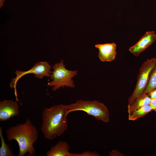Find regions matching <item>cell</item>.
<instances>
[{"instance_id": "obj_1", "label": "cell", "mask_w": 156, "mask_h": 156, "mask_svg": "<svg viewBox=\"0 0 156 156\" xmlns=\"http://www.w3.org/2000/svg\"><path fill=\"white\" fill-rule=\"evenodd\" d=\"M68 115L66 105H58L44 109L41 130L46 139L53 140L64 133L68 128Z\"/></svg>"}, {"instance_id": "obj_2", "label": "cell", "mask_w": 156, "mask_h": 156, "mask_svg": "<svg viewBox=\"0 0 156 156\" xmlns=\"http://www.w3.org/2000/svg\"><path fill=\"white\" fill-rule=\"evenodd\" d=\"M6 133L9 141L15 140L19 147L18 156H24L28 153L32 156L36 153L34 144L38 138V133L31 121L27 118L23 124L20 123L7 129Z\"/></svg>"}, {"instance_id": "obj_3", "label": "cell", "mask_w": 156, "mask_h": 156, "mask_svg": "<svg viewBox=\"0 0 156 156\" xmlns=\"http://www.w3.org/2000/svg\"><path fill=\"white\" fill-rule=\"evenodd\" d=\"M68 114L76 111H82L98 120L105 123L109 120V114L107 107L97 101H84L79 100L75 103L66 105Z\"/></svg>"}, {"instance_id": "obj_4", "label": "cell", "mask_w": 156, "mask_h": 156, "mask_svg": "<svg viewBox=\"0 0 156 156\" xmlns=\"http://www.w3.org/2000/svg\"><path fill=\"white\" fill-rule=\"evenodd\" d=\"M62 60L60 63L52 67L53 71L50 75L52 81L48 83L47 86H53V90L55 91L64 86L74 88L75 86L72 78L77 74V71L67 70Z\"/></svg>"}, {"instance_id": "obj_5", "label": "cell", "mask_w": 156, "mask_h": 156, "mask_svg": "<svg viewBox=\"0 0 156 156\" xmlns=\"http://www.w3.org/2000/svg\"><path fill=\"white\" fill-rule=\"evenodd\" d=\"M156 65V58L148 59L140 68L137 81L134 90L128 99V105L131 104L144 93L151 73Z\"/></svg>"}, {"instance_id": "obj_6", "label": "cell", "mask_w": 156, "mask_h": 156, "mask_svg": "<svg viewBox=\"0 0 156 156\" xmlns=\"http://www.w3.org/2000/svg\"><path fill=\"white\" fill-rule=\"evenodd\" d=\"M51 66L48 62H39L35 64L30 70L26 71L17 70L15 72L16 77L13 78L10 83L11 88L15 89V93L16 98H17L16 86L18 80L23 76L28 74H33L35 77L39 79H42L44 77L50 76Z\"/></svg>"}, {"instance_id": "obj_7", "label": "cell", "mask_w": 156, "mask_h": 156, "mask_svg": "<svg viewBox=\"0 0 156 156\" xmlns=\"http://www.w3.org/2000/svg\"><path fill=\"white\" fill-rule=\"evenodd\" d=\"M19 106L17 101L4 100L0 102V121H7L19 114Z\"/></svg>"}, {"instance_id": "obj_8", "label": "cell", "mask_w": 156, "mask_h": 156, "mask_svg": "<svg viewBox=\"0 0 156 156\" xmlns=\"http://www.w3.org/2000/svg\"><path fill=\"white\" fill-rule=\"evenodd\" d=\"M156 40V34L153 31H148L135 44L130 47L129 51L137 56L151 45Z\"/></svg>"}, {"instance_id": "obj_9", "label": "cell", "mask_w": 156, "mask_h": 156, "mask_svg": "<svg viewBox=\"0 0 156 156\" xmlns=\"http://www.w3.org/2000/svg\"><path fill=\"white\" fill-rule=\"evenodd\" d=\"M116 44L114 43L95 45L99 50L98 57L103 62H109L114 60L116 54Z\"/></svg>"}, {"instance_id": "obj_10", "label": "cell", "mask_w": 156, "mask_h": 156, "mask_svg": "<svg viewBox=\"0 0 156 156\" xmlns=\"http://www.w3.org/2000/svg\"><path fill=\"white\" fill-rule=\"evenodd\" d=\"M70 146L65 141H60L47 151V156H76L77 153L69 152Z\"/></svg>"}, {"instance_id": "obj_11", "label": "cell", "mask_w": 156, "mask_h": 156, "mask_svg": "<svg viewBox=\"0 0 156 156\" xmlns=\"http://www.w3.org/2000/svg\"><path fill=\"white\" fill-rule=\"evenodd\" d=\"M151 100V98L148 93H144L131 104L128 105V113L140 107L150 105Z\"/></svg>"}, {"instance_id": "obj_12", "label": "cell", "mask_w": 156, "mask_h": 156, "mask_svg": "<svg viewBox=\"0 0 156 156\" xmlns=\"http://www.w3.org/2000/svg\"><path fill=\"white\" fill-rule=\"evenodd\" d=\"M153 111L150 105L144 106L135 109L128 113V119L134 121L142 117Z\"/></svg>"}, {"instance_id": "obj_13", "label": "cell", "mask_w": 156, "mask_h": 156, "mask_svg": "<svg viewBox=\"0 0 156 156\" xmlns=\"http://www.w3.org/2000/svg\"><path fill=\"white\" fill-rule=\"evenodd\" d=\"M2 128L0 127V138L1 146L0 147V156H14V155L10 149L9 145L6 144L2 134Z\"/></svg>"}, {"instance_id": "obj_14", "label": "cell", "mask_w": 156, "mask_h": 156, "mask_svg": "<svg viewBox=\"0 0 156 156\" xmlns=\"http://www.w3.org/2000/svg\"><path fill=\"white\" fill-rule=\"evenodd\" d=\"M156 89V65L152 70L144 93H148Z\"/></svg>"}, {"instance_id": "obj_15", "label": "cell", "mask_w": 156, "mask_h": 156, "mask_svg": "<svg viewBox=\"0 0 156 156\" xmlns=\"http://www.w3.org/2000/svg\"><path fill=\"white\" fill-rule=\"evenodd\" d=\"M99 155L96 152H92L87 151L79 153V156H99Z\"/></svg>"}, {"instance_id": "obj_16", "label": "cell", "mask_w": 156, "mask_h": 156, "mask_svg": "<svg viewBox=\"0 0 156 156\" xmlns=\"http://www.w3.org/2000/svg\"><path fill=\"white\" fill-rule=\"evenodd\" d=\"M122 154L120 153L119 151L116 150H113L111 151L109 154V156H122Z\"/></svg>"}, {"instance_id": "obj_17", "label": "cell", "mask_w": 156, "mask_h": 156, "mask_svg": "<svg viewBox=\"0 0 156 156\" xmlns=\"http://www.w3.org/2000/svg\"><path fill=\"white\" fill-rule=\"evenodd\" d=\"M150 105L153 111H156V99H151Z\"/></svg>"}, {"instance_id": "obj_18", "label": "cell", "mask_w": 156, "mask_h": 156, "mask_svg": "<svg viewBox=\"0 0 156 156\" xmlns=\"http://www.w3.org/2000/svg\"><path fill=\"white\" fill-rule=\"evenodd\" d=\"M151 99H156V89L148 93Z\"/></svg>"}, {"instance_id": "obj_19", "label": "cell", "mask_w": 156, "mask_h": 156, "mask_svg": "<svg viewBox=\"0 0 156 156\" xmlns=\"http://www.w3.org/2000/svg\"><path fill=\"white\" fill-rule=\"evenodd\" d=\"M5 0H0V5L1 7L3 6Z\"/></svg>"}]
</instances>
